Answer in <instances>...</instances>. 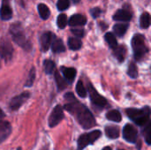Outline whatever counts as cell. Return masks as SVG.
<instances>
[{
	"mask_svg": "<svg viewBox=\"0 0 151 150\" xmlns=\"http://www.w3.org/2000/svg\"><path fill=\"white\" fill-rule=\"evenodd\" d=\"M113 54L119 62H123L127 55V50L124 46H117L113 49Z\"/></svg>",
	"mask_w": 151,
	"mask_h": 150,
	"instance_id": "cell-18",
	"label": "cell"
},
{
	"mask_svg": "<svg viewBox=\"0 0 151 150\" xmlns=\"http://www.w3.org/2000/svg\"><path fill=\"white\" fill-rule=\"evenodd\" d=\"M119 150H124V149H119Z\"/></svg>",
	"mask_w": 151,
	"mask_h": 150,
	"instance_id": "cell-39",
	"label": "cell"
},
{
	"mask_svg": "<svg viewBox=\"0 0 151 150\" xmlns=\"http://www.w3.org/2000/svg\"><path fill=\"white\" fill-rule=\"evenodd\" d=\"M106 118L108 120L117 122V123H119L122 120V116H121L120 112L117 110H112V111H108L106 114Z\"/></svg>",
	"mask_w": 151,
	"mask_h": 150,
	"instance_id": "cell-19",
	"label": "cell"
},
{
	"mask_svg": "<svg viewBox=\"0 0 151 150\" xmlns=\"http://www.w3.org/2000/svg\"><path fill=\"white\" fill-rule=\"evenodd\" d=\"M12 132V126L8 121H1L0 123V140L1 142L4 141L5 139L11 134Z\"/></svg>",
	"mask_w": 151,
	"mask_h": 150,
	"instance_id": "cell-12",
	"label": "cell"
},
{
	"mask_svg": "<svg viewBox=\"0 0 151 150\" xmlns=\"http://www.w3.org/2000/svg\"><path fill=\"white\" fill-rule=\"evenodd\" d=\"M12 54V47L9 42H2V57L6 59L10 58Z\"/></svg>",
	"mask_w": 151,
	"mask_h": 150,
	"instance_id": "cell-17",
	"label": "cell"
},
{
	"mask_svg": "<svg viewBox=\"0 0 151 150\" xmlns=\"http://www.w3.org/2000/svg\"><path fill=\"white\" fill-rule=\"evenodd\" d=\"M127 115L131 120H133L137 126H143L150 122V118L151 115V109L146 106L142 109H127L126 111Z\"/></svg>",
	"mask_w": 151,
	"mask_h": 150,
	"instance_id": "cell-2",
	"label": "cell"
},
{
	"mask_svg": "<svg viewBox=\"0 0 151 150\" xmlns=\"http://www.w3.org/2000/svg\"><path fill=\"white\" fill-rule=\"evenodd\" d=\"M64 118V111L61 105H57L53 111H51L50 117H49V126L50 127H55L57 126Z\"/></svg>",
	"mask_w": 151,
	"mask_h": 150,
	"instance_id": "cell-7",
	"label": "cell"
},
{
	"mask_svg": "<svg viewBox=\"0 0 151 150\" xmlns=\"http://www.w3.org/2000/svg\"><path fill=\"white\" fill-rule=\"evenodd\" d=\"M72 1H73V4H77V3H79L81 0H72Z\"/></svg>",
	"mask_w": 151,
	"mask_h": 150,
	"instance_id": "cell-37",
	"label": "cell"
},
{
	"mask_svg": "<svg viewBox=\"0 0 151 150\" xmlns=\"http://www.w3.org/2000/svg\"><path fill=\"white\" fill-rule=\"evenodd\" d=\"M132 19V13L127 10H119L113 16V19L116 21H129Z\"/></svg>",
	"mask_w": 151,
	"mask_h": 150,
	"instance_id": "cell-13",
	"label": "cell"
},
{
	"mask_svg": "<svg viewBox=\"0 0 151 150\" xmlns=\"http://www.w3.org/2000/svg\"><path fill=\"white\" fill-rule=\"evenodd\" d=\"M58 26L59 28H64L65 27L66 24H67V17L65 13H61L58 15V20H57Z\"/></svg>",
	"mask_w": 151,
	"mask_h": 150,
	"instance_id": "cell-31",
	"label": "cell"
},
{
	"mask_svg": "<svg viewBox=\"0 0 151 150\" xmlns=\"http://www.w3.org/2000/svg\"><path fill=\"white\" fill-rule=\"evenodd\" d=\"M51 39H52V34L50 32H45L42 34V35L40 38V46L42 51L45 52L49 50L50 45L51 43Z\"/></svg>",
	"mask_w": 151,
	"mask_h": 150,
	"instance_id": "cell-11",
	"label": "cell"
},
{
	"mask_svg": "<svg viewBox=\"0 0 151 150\" xmlns=\"http://www.w3.org/2000/svg\"><path fill=\"white\" fill-rule=\"evenodd\" d=\"M76 92H77L78 95L81 98H85L87 96V90H86L81 80H79L76 85Z\"/></svg>",
	"mask_w": 151,
	"mask_h": 150,
	"instance_id": "cell-27",
	"label": "cell"
},
{
	"mask_svg": "<svg viewBox=\"0 0 151 150\" xmlns=\"http://www.w3.org/2000/svg\"><path fill=\"white\" fill-rule=\"evenodd\" d=\"M151 25V15L149 12H143L140 18V26L142 28H148Z\"/></svg>",
	"mask_w": 151,
	"mask_h": 150,
	"instance_id": "cell-21",
	"label": "cell"
},
{
	"mask_svg": "<svg viewBox=\"0 0 151 150\" xmlns=\"http://www.w3.org/2000/svg\"><path fill=\"white\" fill-rule=\"evenodd\" d=\"M100 13H101V10L98 7H95L91 10V14L93 15L94 18H97L100 15Z\"/></svg>",
	"mask_w": 151,
	"mask_h": 150,
	"instance_id": "cell-35",
	"label": "cell"
},
{
	"mask_svg": "<svg viewBox=\"0 0 151 150\" xmlns=\"http://www.w3.org/2000/svg\"><path fill=\"white\" fill-rule=\"evenodd\" d=\"M70 5V1L69 0H58L57 3L58 9L59 11H65L66 10Z\"/></svg>",
	"mask_w": 151,
	"mask_h": 150,
	"instance_id": "cell-33",
	"label": "cell"
},
{
	"mask_svg": "<svg viewBox=\"0 0 151 150\" xmlns=\"http://www.w3.org/2000/svg\"><path fill=\"white\" fill-rule=\"evenodd\" d=\"M30 97V94L29 92H24L21 93L20 95L13 97L9 104V107L12 111H17L18 109H19L21 107V105H23V103Z\"/></svg>",
	"mask_w": 151,
	"mask_h": 150,
	"instance_id": "cell-9",
	"label": "cell"
},
{
	"mask_svg": "<svg viewBox=\"0 0 151 150\" xmlns=\"http://www.w3.org/2000/svg\"><path fill=\"white\" fill-rule=\"evenodd\" d=\"M68 47L73 50H78L81 47V41L77 37H70L68 39Z\"/></svg>",
	"mask_w": 151,
	"mask_h": 150,
	"instance_id": "cell-22",
	"label": "cell"
},
{
	"mask_svg": "<svg viewBox=\"0 0 151 150\" xmlns=\"http://www.w3.org/2000/svg\"><path fill=\"white\" fill-rule=\"evenodd\" d=\"M72 33L74 35L78 36V37H82L84 35L83 29H80V28H73V29H72Z\"/></svg>",
	"mask_w": 151,
	"mask_h": 150,
	"instance_id": "cell-34",
	"label": "cell"
},
{
	"mask_svg": "<svg viewBox=\"0 0 151 150\" xmlns=\"http://www.w3.org/2000/svg\"><path fill=\"white\" fill-rule=\"evenodd\" d=\"M132 48L134 50V57L136 60H142L149 52V49L145 44V38L142 34H136L132 39Z\"/></svg>",
	"mask_w": 151,
	"mask_h": 150,
	"instance_id": "cell-3",
	"label": "cell"
},
{
	"mask_svg": "<svg viewBox=\"0 0 151 150\" xmlns=\"http://www.w3.org/2000/svg\"><path fill=\"white\" fill-rule=\"evenodd\" d=\"M105 41L107 42L108 45L111 48V49H114L115 47L118 46V42H117V39L115 37V35L112 34V33H107L105 34Z\"/></svg>",
	"mask_w": 151,
	"mask_h": 150,
	"instance_id": "cell-26",
	"label": "cell"
},
{
	"mask_svg": "<svg viewBox=\"0 0 151 150\" xmlns=\"http://www.w3.org/2000/svg\"><path fill=\"white\" fill-rule=\"evenodd\" d=\"M123 138L129 143H136L138 138V132L134 126L127 124L123 128Z\"/></svg>",
	"mask_w": 151,
	"mask_h": 150,
	"instance_id": "cell-8",
	"label": "cell"
},
{
	"mask_svg": "<svg viewBox=\"0 0 151 150\" xmlns=\"http://www.w3.org/2000/svg\"><path fill=\"white\" fill-rule=\"evenodd\" d=\"M12 17V11L9 0H3L1 6V18L4 20H8Z\"/></svg>",
	"mask_w": 151,
	"mask_h": 150,
	"instance_id": "cell-10",
	"label": "cell"
},
{
	"mask_svg": "<svg viewBox=\"0 0 151 150\" xmlns=\"http://www.w3.org/2000/svg\"><path fill=\"white\" fill-rule=\"evenodd\" d=\"M65 99L67 101V103L64 106V109L75 117L82 128L90 129L96 126V122L93 114L86 106L76 100L73 93L65 94Z\"/></svg>",
	"mask_w": 151,
	"mask_h": 150,
	"instance_id": "cell-1",
	"label": "cell"
},
{
	"mask_svg": "<svg viewBox=\"0 0 151 150\" xmlns=\"http://www.w3.org/2000/svg\"><path fill=\"white\" fill-rule=\"evenodd\" d=\"M103 150H112L111 149V147H105V148H104Z\"/></svg>",
	"mask_w": 151,
	"mask_h": 150,
	"instance_id": "cell-36",
	"label": "cell"
},
{
	"mask_svg": "<svg viewBox=\"0 0 151 150\" xmlns=\"http://www.w3.org/2000/svg\"><path fill=\"white\" fill-rule=\"evenodd\" d=\"M10 33L12 36L13 41L25 50L30 49V43L28 42V40L27 39L25 33L19 24H13L10 28Z\"/></svg>",
	"mask_w": 151,
	"mask_h": 150,
	"instance_id": "cell-4",
	"label": "cell"
},
{
	"mask_svg": "<svg viewBox=\"0 0 151 150\" xmlns=\"http://www.w3.org/2000/svg\"><path fill=\"white\" fill-rule=\"evenodd\" d=\"M61 71H62V73H63L64 77L68 81V83H72L74 80V78L76 76V70L74 68L62 66Z\"/></svg>",
	"mask_w": 151,
	"mask_h": 150,
	"instance_id": "cell-15",
	"label": "cell"
},
{
	"mask_svg": "<svg viewBox=\"0 0 151 150\" xmlns=\"http://www.w3.org/2000/svg\"><path fill=\"white\" fill-rule=\"evenodd\" d=\"M68 23L71 27L84 26L87 23V19L85 16H83L81 14H74L70 18Z\"/></svg>",
	"mask_w": 151,
	"mask_h": 150,
	"instance_id": "cell-14",
	"label": "cell"
},
{
	"mask_svg": "<svg viewBox=\"0 0 151 150\" xmlns=\"http://www.w3.org/2000/svg\"><path fill=\"white\" fill-rule=\"evenodd\" d=\"M35 69L33 67L30 72H29V74H28V78H27V80L25 84L26 87H31L35 81Z\"/></svg>",
	"mask_w": 151,
	"mask_h": 150,
	"instance_id": "cell-32",
	"label": "cell"
},
{
	"mask_svg": "<svg viewBox=\"0 0 151 150\" xmlns=\"http://www.w3.org/2000/svg\"><path fill=\"white\" fill-rule=\"evenodd\" d=\"M88 93L90 95V100L95 106L98 108H104L107 106V100L104 96L99 95V93H97V91L91 84H88Z\"/></svg>",
	"mask_w": 151,
	"mask_h": 150,
	"instance_id": "cell-6",
	"label": "cell"
},
{
	"mask_svg": "<svg viewBox=\"0 0 151 150\" xmlns=\"http://www.w3.org/2000/svg\"><path fill=\"white\" fill-rule=\"evenodd\" d=\"M114 32L119 35V36H123L127 29V26L125 24H116L113 27Z\"/></svg>",
	"mask_w": 151,
	"mask_h": 150,
	"instance_id": "cell-28",
	"label": "cell"
},
{
	"mask_svg": "<svg viewBox=\"0 0 151 150\" xmlns=\"http://www.w3.org/2000/svg\"><path fill=\"white\" fill-rule=\"evenodd\" d=\"M102 135V132L100 130H94L90 133L81 134L77 141L78 148L77 150H83L86 147L90 144L95 143Z\"/></svg>",
	"mask_w": 151,
	"mask_h": 150,
	"instance_id": "cell-5",
	"label": "cell"
},
{
	"mask_svg": "<svg viewBox=\"0 0 151 150\" xmlns=\"http://www.w3.org/2000/svg\"><path fill=\"white\" fill-rule=\"evenodd\" d=\"M17 150H21V148H18V149Z\"/></svg>",
	"mask_w": 151,
	"mask_h": 150,
	"instance_id": "cell-38",
	"label": "cell"
},
{
	"mask_svg": "<svg viewBox=\"0 0 151 150\" xmlns=\"http://www.w3.org/2000/svg\"><path fill=\"white\" fill-rule=\"evenodd\" d=\"M105 134L110 139H118L119 137V128L115 126H108L104 129Z\"/></svg>",
	"mask_w": 151,
	"mask_h": 150,
	"instance_id": "cell-16",
	"label": "cell"
},
{
	"mask_svg": "<svg viewBox=\"0 0 151 150\" xmlns=\"http://www.w3.org/2000/svg\"><path fill=\"white\" fill-rule=\"evenodd\" d=\"M51 49H52L54 53H61V52H64L65 50L63 41L61 39H55L54 42H52Z\"/></svg>",
	"mask_w": 151,
	"mask_h": 150,
	"instance_id": "cell-20",
	"label": "cell"
},
{
	"mask_svg": "<svg viewBox=\"0 0 151 150\" xmlns=\"http://www.w3.org/2000/svg\"><path fill=\"white\" fill-rule=\"evenodd\" d=\"M127 73L133 79L137 78V76H138V68H137V65L134 63H133V62L130 63L128 70H127Z\"/></svg>",
	"mask_w": 151,
	"mask_h": 150,
	"instance_id": "cell-30",
	"label": "cell"
},
{
	"mask_svg": "<svg viewBox=\"0 0 151 150\" xmlns=\"http://www.w3.org/2000/svg\"><path fill=\"white\" fill-rule=\"evenodd\" d=\"M43 65H44V69H45V72L47 74H50L53 72L54 69H55V63L52 60L50 59H46L43 62Z\"/></svg>",
	"mask_w": 151,
	"mask_h": 150,
	"instance_id": "cell-29",
	"label": "cell"
},
{
	"mask_svg": "<svg viewBox=\"0 0 151 150\" xmlns=\"http://www.w3.org/2000/svg\"><path fill=\"white\" fill-rule=\"evenodd\" d=\"M55 80H56V83H57L58 91H61L67 87V82L65 81V79H63V77L59 74V72L58 71L55 72Z\"/></svg>",
	"mask_w": 151,
	"mask_h": 150,
	"instance_id": "cell-23",
	"label": "cell"
},
{
	"mask_svg": "<svg viewBox=\"0 0 151 150\" xmlns=\"http://www.w3.org/2000/svg\"><path fill=\"white\" fill-rule=\"evenodd\" d=\"M143 136L145 139V141L148 145L151 146V121H150L143 129Z\"/></svg>",
	"mask_w": 151,
	"mask_h": 150,
	"instance_id": "cell-25",
	"label": "cell"
},
{
	"mask_svg": "<svg viewBox=\"0 0 151 150\" xmlns=\"http://www.w3.org/2000/svg\"><path fill=\"white\" fill-rule=\"evenodd\" d=\"M38 11H39L40 17L42 19H47L50 17V11L49 7L46 4H38Z\"/></svg>",
	"mask_w": 151,
	"mask_h": 150,
	"instance_id": "cell-24",
	"label": "cell"
}]
</instances>
